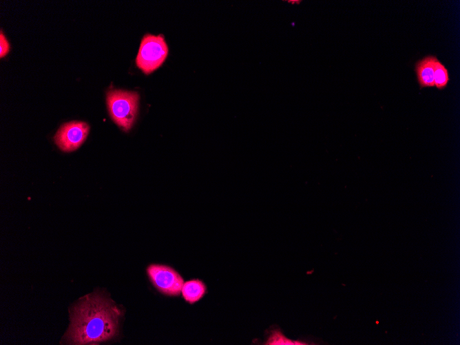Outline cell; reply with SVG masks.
Segmentation results:
<instances>
[{
	"instance_id": "cell-1",
	"label": "cell",
	"mask_w": 460,
	"mask_h": 345,
	"mask_svg": "<svg viewBox=\"0 0 460 345\" xmlns=\"http://www.w3.org/2000/svg\"><path fill=\"white\" fill-rule=\"evenodd\" d=\"M123 311L108 296L96 291L70 309V326L63 337L67 344H97L115 337Z\"/></svg>"
},
{
	"instance_id": "cell-2",
	"label": "cell",
	"mask_w": 460,
	"mask_h": 345,
	"mask_svg": "<svg viewBox=\"0 0 460 345\" xmlns=\"http://www.w3.org/2000/svg\"><path fill=\"white\" fill-rule=\"evenodd\" d=\"M139 95L135 92L113 90L107 93V104L112 120L123 130H129L135 122Z\"/></svg>"
},
{
	"instance_id": "cell-3",
	"label": "cell",
	"mask_w": 460,
	"mask_h": 345,
	"mask_svg": "<svg viewBox=\"0 0 460 345\" xmlns=\"http://www.w3.org/2000/svg\"><path fill=\"white\" fill-rule=\"evenodd\" d=\"M168 47L163 35L145 34L140 43L136 63L145 74L158 68L166 59Z\"/></svg>"
},
{
	"instance_id": "cell-4",
	"label": "cell",
	"mask_w": 460,
	"mask_h": 345,
	"mask_svg": "<svg viewBox=\"0 0 460 345\" xmlns=\"http://www.w3.org/2000/svg\"><path fill=\"white\" fill-rule=\"evenodd\" d=\"M147 273L153 285L160 293L170 296H176L181 293L184 280L173 268L153 264L147 268Z\"/></svg>"
},
{
	"instance_id": "cell-5",
	"label": "cell",
	"mask_w": 460,
	"mask_h": 345,
	"mask_svg": "<svg viewBox=\"0 0 460 345\" xmlns=\"http://www.w3.org/2000/svg\"><path fill=\"white\" fill-rule=\"evenodd\" d=\"M90 126L85 122L72 121L63 124L57 131L54 141L64 151H72L79 147L89 133Z\"/></svg>"
},
{
	"instance_id": "cell-6",
	"label": "cell",
	"mask_w": 460,
	"mask_h": 345,
	"mask_svg": "<svg viewBox=\"0 0 460 345\" xmlns=\"http://www.w3.org/2000/svg\"><path fill=\"white\" fill-rule=\"evenodd\" d=\"M435 57V56L428 55L415 63V71L421 88L435 86L434 60Z\"/></svg>"
},
{
	"instance_id": "cell-7",
	"label": "cell",
	"mask_w": 460,
	"mask_h": 345,
	"mask_svg": "<svg viewBox=\"0 0 460 345\" xmlns=\"http://www.w3.org/2000/svg\"><path fill=\"white\" fill-rule=\"evenodd\" d=\"M207 287L205 283L198 280L194 279L184 282L181 293L185 301L194 304L200 300L206 293Z\"/></svg>"
},
{
	"instance_id": "cell-8",
	"label": "cell",
	"mask_w": 460,
	"mask_h": 345,
	"mask_svg": "<svg viewBox=\"0 0 460 345\" xmlns=\"http://www.w3.org/2000/svg\"><path fill=\"white\" fill-rule=\"evenodd\" d=\"M264 344L266 345H304L308 342L293 340L286 337L279 328H273L269 330L268 336Z\"/></svg>"
},
{
	"instance_id": "cell-9",
	"label": "cell",
	"mask_w": 460,
	"mask_h": 345,
	"mask_svg": "<svg viewBox=\"0 0 460 345\" xmlns=\"http://www.w3.org/2000/svg\"><path fill=\"white\" fill-rule=\"evenodd\" d=\"M434 67L435 86L439 90H443L446 87L450 80L448 71L437 57L434 60Z\"/></svg>"
},
{
	"instance_id": "cell-10",
	"label": "cell",
	"mask_w": 460,
	"mask_h": 345,
	"mask_svg": "<svg viewBox=\"0 0 460 345\" xmlns=\"http://www.w3.org/2000/svg\"><path fill=\"white\" fill-rule=\"evenodd\" d=\"M0 46H1L0 56L1 58H2L4 56H6L10 50L9 43L6 39V38L5 37V36L3 35L2 31H1V35H0Z\"/></svg>"
}]
</instances>
